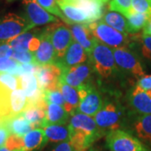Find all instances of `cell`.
<instances>
[{"instance_id": "cell-24", "label": "cell", "mask_w": 151, "mask_h": 151, "mask_svg": "<svg viewBox=\"0 0 151 151\" xmlns=\"http://www.w3.org/2000/svg\"><path fill=\"white\" fill-rule=\"evenodd\" d=\"M45 108L46 103L44 101L38 104L28 106V108L22 113V114L32 124L34 129L41 128L45 119Z\"/></svg>"}, {"instance_id": "cell-48", "label": "cell", "mask_w": 151, "mask_h": 151, "mask_svg": "<svg viewBox=\"0 0 151 151\" xmlns=\"http://www.w3.org/2000/svg\"><path fill=\"white\" fill-rule=\"evenodd\" d=\"M103 1L105 3V4H107V3H109V2H110V0H103Z\"/></svg>"}, {"instance_id": "cell-21", "label": "cell", "mask_w": 151, "mask_h": 151, "mask_svg": "<svg viewBox=\"0 0 151 151\" xmlns=\"http://www.w3.org/2000/svg\"><path fill=\"white\" fill-rule=\"evenodd\" d=\"M88 17L90 24L100 20L103 16L105 3L103 0H80L75 4Z\"/></svg>"}, {"instance_id": "cell-40", "label": "cell", "mask_w": 151, "mask_h": 151, "mask_svg": "<svg viewBox=\"0 0 151 151\" xmlns=\"http://www.w3.org/2000/svg\"><path fill=\"white\" fill-rule=\"evenodd\" d=\"M10 135L9 131L5 127V125L1 123L0 124V147L4 146L7 139L9 138V136Z\"/></svg>"}, {"instance_id": "cell-41", "label": "cell", "mask_w": 151, "mask_h": 151, "mask_svg": "<svg viewBox=\"0 0 151 151\" xmlns=\"http://www.w3.org/2000/svg\"><path fill=\"white\" fill-rule=\"evenodd\" d=\"M40 45V33H38L37 35L33 38L29 43V47H28L29 51L35 53L39 48Z\"/></svg>"}, {"instance_id": "cell-28", "label": "cell", "mask_w": 151, "mask_h": 151, "mask_svg": "<svg viewBox=\"0 0 151 151\" xmlns=\"http://www.w3.org/2000/svg\"><path fill=\"white\" fill-rule=\"evenodd\" d=\"M150 16V15L147 14L136 13L133 11L129 16L126 17L128 22L129 33L135 34L139 32L142 29H144Z\"/></svg>"}, {"instance_id": "cell-23", "label": "cell", "mask_w": 151, "mask_h": 151, "mask_svg": "<svg viewBox=\"0 0 151 151\" xmlns=\"http://www.w3.org/2000/svg\"><path fill=\"white\" fill-rule=\"evenodd\" d=\"M3 124L5 125L10 134H15L21 137H24L30 130L34 129L32 124L24 117L22 113L7 119Z\"/></svg>"}, {"instance_id": "cell-20", "label": "cell", "mask_w": 151, "mask_h": 151, "mask_svg": "<svg viewBox=\"0 0 151 151\" xmlns=\"http://www.w3.org/2000/svg\"><path fill=\"white\" fill-rule=\"evenodd\" d=\"M69 118L70 114L65 111L63 107L55 103H46L45 119L41 128L49 124L65 125L69 121Z\"/></svg>"}, {"instance_id": "cell-5", "label": "cell", "mask_w": 151, "mask_h": 151, "mask_svg": "<svg viewBox=\"0 0 151 151\" xmlns=\"http://www.w3.org/2000/svg\"><path fill=\"white\" fill-rule=\"evenodd\" d=\"M79 95V106L77 112L93 117L103 107L100 93L90 83L77 90Z\"/></svg>"}, {"instance_id": "cell-7", "label": "cell", "mask_w": 151, "mask_h": 151, "mask_svg": "<svg viewBox=\"0 0 151 151\" xmlns=\"http://www.w3.org/2000/svg\"><path fill=\"white\" fill-rule=\"evenodd\" d=\"M48 30L50 38L55 51L56 61L63 58L66 50L73 41V37L70 29L60 24H53L46 28Z\"/></svg>"}, {"instance_id": "cell-15", "label": "cell", "mask_w": 151, "mask_h": 151, "mask_svg": "<svg viewBox=\"0 0 151 151\" xmlns=\"http://www.w3.org/2000/svg\"><path fill=\"white\" fill-rule=\"evenodd\" d=\"M87 60V53L79 43L73 40L70 46L66 50L63 58L56 61L62 69L70 68L75 65L83 64Z\"/></svg>"}, {"instance_id": "cell-18", "label": "cell", "mask_w": 151, "mask_h": 151, "mask_svg": "<svg viewBox=\"0 0 151 151\" xmlns=\"http://www.w3.org/2000/svg\"><path fill=\"white\" fill-rule=\"evenodd\" d=\"M129 102L131 107L140 115L151 114V98L145 91L136 86L130 94Z\"/></svg>"}, {"instance_id": "cell-46", "label": "cell", "mask_w": 151, "mask_h": 151, "mask_svg": "<svg viewBox=\"0 0 151 151\" xmlns=\"http://www.w3.org/2000/svg\"><path fill=\"white\" fill-rule=\"evenodd\" d=\"M145 92H146V94H147V95L151 98V89L150 90H148V91H145Z\"/></svg>"}, {"instance_id": "cell-42", "label": "cell", "mask_w": 151, "mask_h": 151, "mask_svg": "<svg viewBox=\"0 0 151 151\" xmlns=\"http://www.w3.org/2000/svg\"><path fill=\"white\" fill-rule=\"evenodd\" d=\"M52 151H76L74 147L70 144V142L68 141H64L60 143V145L56 146Z\"/></svg>"}, {"instance_id": "cell-11", "label": "cell", "mask_w": 151, "mask_h": 151, "mask_svg": "<svg viewBox=\"0 0 151 151\" xmlns=\"http://www.w3.org/2000/svg\"><path fill=\"white\" fill-rule=\"evenodd\" d=\"M122 113L119 107L112 103H106L94 116L95 122L99 129L104 130L119 129L121 125Z\"/></svg>"}, {"instance_id": "cell-6", "label": "cell", "mask_w": 151, "mask_h": 151, "mask_svg": "<svg viewBox=\"0 0 151 151\" xmlns=\"http://www.w3.org/2000/svg\"><path fill=\"white\" fill-rule=\"evenodd\" d=\"M68 126L70 129V135L71 133L79 132L90 138L93 142L104 134V131L99 129L95 122V119L92 117L79 112L71 116Z\"/></svg>"}, {"instance_id": "cell-14", "label": "cell", "mask_w": 151, "mask_h": 151, "mask_svg": "<svg viewBox=\"0 0 151 151\" xmlns=\"http://www.w3.org/2000/svg\"><path fill=\"white\" fill-rule=\"evenodd\" d=\"M19 77V88L22 89L28 99V106L44 102L43 92L40 88L36 76L32 73L24 74ZM28 108V107H27Z\"/></svg>"}, {"instance_id": "cell-34", "label": "cell", "mask_w": 151, "mask_h": 151, "mask_svg": "<svg viewBox=\"0 0 151 151\" xmlns=\"http://www.w3.org/2000/svg\"><path fill=\"white\" fill-rule=\"evenodd\" d=\"M43 98L46 103H55L60 106H64V98L61 92L58 90L55 91H45L43 92Z\"/></svg>"}, {"instance_id": "cell-43", "label": "cell", "mask_w": 151, "mask_h": 151, "mask_svg": "<svg viewBox=\"0 0 151 151\" xmlns=\"http://www.w3.org/2000/svg\"><path fill=\"white\" fill-rule=\"evenodd\" d=\"M144 34L148 35H151V15L149 18L144 28Z\"/></svg>"}, {"instance_id": "cell-44", "label": "cell", "mask_w": 151, "mask_h": 151, "mask_svg": "<svg viewBox=\"0 0 151 151\" xmlns=\"http://www.w3.org/2000/svg\"><path fill=\"white\" fill-rule=\"evenodd\" d=\"M62 1L66 2V3H70V4H76L80 0H62Z\"/></svg>"}, {"instance_id": "cell-38", "label": "cell", "mask_w": 151, "mask_h": 151, "mask_svg": "<svg viewBox=\"0 0 151 151\" xmlns=\"http://www.w3.org/2000/svg\"><path fill=\"white\" fill-rule=\"evenodd\" d=\"M137 86L140 87L144 91H148L151 89V75L144 76L139 79Z\"/></svg>"}, {"instance_id": "cell-16", "label": "cell", "mask_w": 151, "mask_h": 151, "mask_svg": "<svg viewBox=\"0 0 151 151\" xmlns=\"http://www.w3.org/2000/svg\"><path fill=\"white\" fill-rule=\"evenodd\" d=\"M72 37L77 43H79L86 50L87 55L91 54L92 49L97 40L89 29L87 24H69Z\"/></svg>"}, {"instance_id": "cell-19", "label": "cell", "mask_w": 151, "mask_h": 151, "mask_svg": "<svg viewBox=\"0 0 151 151\" xmlns=\"http://www.w3.org/2000/svg\"><path fill=\"white\" fill-rule=\"evenodd\" d=\"M58 89L64 98V109L71 116L74 115L76 113H77L79 106V95L77 90L60 79L58 83Z\"/></svg>"}, {"instance_id": "cell-47", "label": "cell", "mask_w": 151, "mask_h": 151, "mask_svg": "<svg viewBox=\"0 0 151 151\" xmlns=\"http://www.w3.org/2000/svg\"><path fill=\"white\" fill-rule=\"evenodd\" d=\"M87 151H100V150H98L97 149H96V148H93V147H92V148H90V149H89V150H88Z\"/></svg>"}, {"instance_id": "cell-31", "label": "cell", "mask_w": 151, "mask_h": 151, "mask_svg": "<svg viewBox=\"0 0 151 151\" xmlns=\"http://www.w3.org/2000/svg\"><path fill=\"white\" fill-rule=\"evenodd\" d=\"M19 65L20 63L13 58L0 59V73H9L17 76Z\"/></svg>"}, {"instance_id": "cell-45", "label": "cell", "mask_w": 151, "mask_h": 151, "mask_svg": "<svg viewBox=\"0 0 151 151\" xmlns=\"http://www.w3.org/2000/svg\"><path fill=\"white\" fill-rule=\"evenodd\" d=\"M0 151H13V150H9V149H7L5 146H2L0 147Z\"/></svg>"}, {"instance_id": "cell-1", "label": "cell", "mask_w": 151, "mask_h": 151, "mask_svg": "<svg viewBox=\"0 0 151 151\" xmlns=\"http://www.w3.org/2000/svg\"><path fill=\"white\" fill-rule=\"evenodd\" d=\"M94 70L103 78H109L117 71L113 51L110 47L97 41L88 55Z\"/></svg>"}, {"instance_id": "cell-29", "label": "cell", "mask_w": 151, "mask_h": 151, "mask_svg": "<svg viewBox=\"0 0 151 151\" xmlns=\"http://www.w3.org/2000/svg\"><path fill=\"white\" fill-rule=\"evenodd\" d=\"M38 33L34 32V31H27L18 35L14 39L9 40L7 44L11 46L14 50H29V43L35 36H36Z\"/></svg>"}, {"instance_id": "cell-27", "label": "cell", "mask_w": 151, "mask_h": 151, "mask_svg": "<svg viewBox=\"0 0 151 151\" xmlns=\"http://www.w3.org/2000/svg\"><path fill=\"white\" fill-rule=\"evenodd\" d=\"M134 131L137 136L151 145V114L140 115L134 123Z\"/></svg>"}, {"instance_id": "cell-17", "label": "cell", "mask_w": 151, "mask_h": 151, "mask_svg": "<svg viewBox=\"0 0 151 151\" xmlns=\"http://www.w3.org/2000/svg\"><path fill=\"white\" fill-rule=\"evenodd\" d=\"M57 5L61 11L64 21L68 24H90L89 19L86 14L75 4L70 3H66L62 0H57Z\"/></svg>"}, {"instance_id": "cell-30", "label": "cell", "mask_w": 151, "mask_h": 151, "mask_svg": "<svg viewBox=\"0 0 151 151\" xmlns=\"http://www.w3.org/2000/svg\"><path fill=\"white\" fill-rule=\"evenodd\" d=\"M108 9L128 17L133 12L131 0H110L108 4Z\"/></svg>"}, {"instance_id": "cell-9", "label": "cell", "mask_w": 151, "mask_h": 151, "mask_svg": "<svg viewBox=\"0 0 151 151\" xmlns=\"http://www.w3.org/2000/svg\"><path fill=\"white\" fill-rule=\"evenodd\" d=\"M113 51L115 62L121 70L137 78H141L145 76V70L140 61L129 49H114Z\"/></svg>"}, {"instance_id": "cell-4", "label": "cell", "mask_w": 151, "mask_h": 151, "mask_svg": "<svg viewBox=\"0 0 151 151\" xmlns=\"http://www.w3.org/2000/svg\"><path fill=\"white\" fill-rule=\"evenodd\" d=\"M106 143L111 151H147L138 139L124 130H111L107 133Z\"/></svg>"}, {"instance_id": "cell-33", "label": "cell", "mask_w": 151, "mask_h": 151, "mask_svg": "<svg viewBox=\"0 0 151 151\" xmlns=\"http://www.w3.org/2000/svg\"><path fill=\"white\" fill-rule=\"evenodd\" d=\"M7 149L13 151H23L24 150V138L15 134H10L4 144Z\"/></svg>"}, {"instance_id": "cell-49", "label": "cell", "mask_w": 151, "mask_h": 151, "mask_svg": "<svg viewBox=\"0 0 151 151\" xmlns=\"http://www.w3.org/2000/svg\"><path fill=\"white\" fill-rule=\"evenodd\" d=\"M9 1H13V0H9Z\"/></svg>"}, {"instance_id": "cell-2", "label": "cell", "mask_w": 151, "mask_h": 151, "mask_svg": "<svg viewBox=\"0 0 151 151\" xmlns=\"http://www.w3.org/2000/svg\"><path fill=\"white\" fill-rule=\"evenodd\" d=\"M87 26L98 42L113 49L127 48L128 35L116 30L100 19L88 24Z\"/></svg>"}, {"instance_id": "cell-32", "label": "cell", "mask_w": 151, "mask_h": 151, "mask_svg": "<svg viewBox=\"0 0 151 151\" xmlns=\"http://www.w3.org/2000/svg\"><path fill=\"white\" fill-rule=\"evenodd\" d=\"M44 9L48 11L50 14H53L55 16L64 20V16L57 5V0H35Z\"/></svg>"}, {"instance_id": "cell-3", "label": "cell", "mask_w": 151, "mask_h": 151, "mask_svg": "<svg viewBox=\"0 0 151 151\" xmlns=\"http://www.w3.org/2000/svg\"><path fill=\"white\" fill-rule=\"evenodd\" d=\"M26 18L9 13L0 17V44L9 42L18 35L32 29Z\"/></svg>"}, {"instance_id": "cell-8", "label": "cell", "mask_w": 151, "mask_h": 151, "mask_svg": "<svg viewBox=\"0 0 151 151\" xmlns=\"http://www.w3.org/2000/svg\"><path fill=\"white\" fill-rule=\"evenodd\" d=\"M61 74L62 68L56 62L49 65H38L35 73L40 88L43 92L58 90V83Z\"/></svg>"}, {"instance_id": "cell-36", "label": "cell", "mask_w": 151, "mask_h": 151, "mask_svg": "<svg viewBox=\"0 0 151 151\" xmlns=\"http://www.w3.org/2000/svg\"><path fill=\"white\" fill-rule=\"evenodd\" d=\"M11 58L15 60L19 63H35L34 55H33L32 52H30L29 50H14Z\"/></svg>"}, {"instance_id": "cell-12", "label": "cell", "mask_w": 151, "mask_h": 151, "mask_svg": "<svg viewBox=\"0 0 151 151\" xmlns=\"http://www.w3.org/2000/svg\"><path fill=\"white\" fill-rule=\"evenodd\" d=\"M91 68L87 64H80L70 68L62 69V74L60 79L66 84L78 90L81 86L89 84Z\"/></svg>"}, {"instance_id": "cell-25", "label": "cell", "mask_w": 151, "mask_h": 151, "mask_svg": "<svg viewBox=\"0 0 151 151\" xmlns=\"http://www.w3.org/2000/svg\"><path fill=\"white\" fill-rule=\"evenodd\" d=\"M47 140L50 142H64L70 140L69 126L60 124H49L42 127Z\"/></svg>"}, {"instance_id": "cell-26", "label": "cell", "mask_w": 151, "mask_h": 151, "mask_svg": "<svg viewBox=\"0 0 151 151\" xmlns=\"http://www.w3.org/2000/svg\"><path fill=\"white\" fill-rule=\"evenodd\" d=\"M102 20L119 32L124 33L125 35L129 34L127 19L123 14L119 13L114 11H108L103 14Z\"/></svg>"}, {"instance_id": "cell-22", "label": "cell", "mask_w": 151, "mask_h": 151, "mask_svg": "<svg viewBox=\"0 0 151 151\" xmlns=\"http://www.w3.org/2000/svg\"><path fill=\"white\" fill-rule=\"evenodd\" d=\"M23 151H35L42 148L47 143V138L42 128L30 130L24 137Z\"/></svg>"}, {"instance_id": "cell-39", "label": "cell", "mask_w": 151, "mask_h": 151, "mask_svg": "<svg viewBox=\"0 0 151 151\" xmlns=\"http://www.w3.org/2000/svg\"><path fill=\"white\" fill-rule=\"evenodd\" d=\"M13 51H14V49L7 43L0 44V59L11 58L13 55Z\"/></svg>"}, {"instance_id": "cell-13", "label": "cell", "mask_w": 151, "mask_h": 151, "mask_svg": "<svg viewBox=\"0 0 151 151\" xmlns=\"http://www.w3.org/2000/svg\"><path fill=\"white\" fill-rule=\"evenodd\" d=\"M40 45L37 50L33 53L35 63L37 65H45L55 63L56 60L55 51L46 28L40 33Z\"/></svg>"}, {"instance_id": "cell-35", "label": "cell", "mask_w": 151, "mask_h": 151, "mask_svg": "<svg viewBox=\"0 0 151 151\" xmlns=\"http://www.w3.org/2000/svg\"><path fill=\"white\" fill-rule=\"evenodd\" d=\"M132 10L151 15V0H131Z\"/></svg>"}, {"instance_id": "cell-37", "label": "cell", "mask_w": 151, "mask_h": 151, "mask_svg": "<svg viewBox=\"0 0 151 151\" xmlns=\"http://www.w3.org/2000/svg\"><path fill=\"white\" fill-rule=\"evenodd\" d=\"M142 42V54L147 59L151 60V35L143 34L141 38Z\"/></svg>"}, {"instance_id": "cell-10", "label": "cell", "mask_w": 151, "mask_h": 151, "mask_svg": "<svg viewBox=\"0 0 151 151\" xmlns=\"http://www.w3.org/2000/svg\"><path fill=\"white\" fill-rule=\"evenodd\" d=\"M22 4L25 12V18L33 28L59 22L56 17L44 9L35 0H23Z\"/></svg>"}]
</instances>
